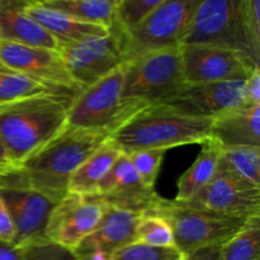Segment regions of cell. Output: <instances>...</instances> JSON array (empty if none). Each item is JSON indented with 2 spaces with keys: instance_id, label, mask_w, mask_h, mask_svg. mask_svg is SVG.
Instances as JSON below:
<instances>
[{
  "instance_id": "cell-36",
  "label": "cell",
  "mask_w": 260,
  "mask_h": 260,
  "mask_svg": "<svg viewBox=\"0 0 260 260\" xmlns=\"http://www.w3.org/2000/svg\"><path fill=\"white\" fill-rule=\"evenodd\" d=\"M182 260H222L221 245H211L197 249L188 255L183 256Z\"/></svg>"
},
{
  "instance_id": "cell-24",
  "label": "cell",
  "mask_w": 260,
  "mask_h": 260,
  "mask_svg": "<svg viewBox=\"0 0 260 260\" xmlns=\"http://www.w3.org/2000/svg\"><path fill=\"white\" fill-rule=\"evenodd\" d=\"M217 172L229 173L260 188V147H225L221 151Z\"/></svg>"
},
{
  "instance_id": "cell-5",
  "label": "cell",
  "mask_w": 260,
  "mask_h": 260,
  "mask_svg": "<svg viewBox=\"0 0 260 260\" xmlns=\"http://www.w3.org/2000/svg\"><path fill=\"white\" fill-rule=\"evenodd\" d=\"M150 211L169 222L175 248L183 256L205 246L222 245L240 231L249 218L223 215L162 197Z\"/></svg>"
},
{
  "instance_id": "cell-29",
  "label": "cell",
  "mask_w": 260,
  "mask_h": 260,
  "mask_svg": "<svg viewBox=\"0 0 260 260\" xmlns=\"http://www.w3.org/2000/svg\"><path fill=\"white\" fill-rule=\"evenodd\" d=\"M165 154H167V150L159 149L137 150V151L127 154L145 187L155 189L157 175H159Z\"/></svg>"
},
{
  "instance_id": "cell-1",
  "label": "cell",
  "mask_w": 260,
  "mask_h": 260,
  "mask_svg": "<svg viewBox=\"0 0 260 260\" xmlns=\"http://www.w3.org/2000/svg\"><path fill=\"white\" fill-rule=\"evenodd\" d=\"M109 132L65 126L19 167L25 184L57 203L75 170L106 141Z\"/></svg>"
},
{
  "instance_id": "cell-14",
  "label": "cell",
  "mask_w": 260,
  "mask_h": 260,
  "mask_svg": "<svg viewBox=\"0 0 260 260\" xmlns=\"http://www.w3.org/2000/svg\"><path fill=\"white\" fill-rule=\"evenodd\" d=\"M244 84L245 80L185 84L179 91L160 104L185 116L213 119L249 106Z\"/></svg>"
},
{
  "instance_id": "cell-40",
  "label": "cell",
  "mask_w": 260,
  "mask_h": 260,
  "mask_svg": "<svg viewBox=\"0 0 260 260\" xmlns=\"http://www.w3.org/2000/svg\"><path fill=\"white\" fill-rule=\"evenodd\" d=\"M18 170H19V169H0V178L5 177V175L12 174V173L18 172Z\"/></svg>"
},
{
  "instance_id": "cell-23",
  "label": "cell",
  "mask_w": 260,
  "mask_h": 260,
  "mask_svg": "<svg viewBox=\"0 0 260 260\" xmlns=\"http://www.w3.org/2000/svg\"><path fill=\"white\" fill-rule=\"evenodd\" d=\"M43 7L58 10L75 19L103 25L111 29L116 10L122 0H32Z\"/></svg>"
},
{
  "instance_id": "cell-30",
  "label": "cell",
  "mask_w": 260,
  "mask_h": 260,
  "mask_svg": "<svg viewBox=\"0 0 260 260\" xmlns=\"http://www.w3.org/2000/svg\"><path fill=\"white\" fill-rule=\"evenodd\" d=\"M177 248H154L132 243L112 254L109 260H182Z\"/></svg>"
},
{
  "instance_id": "cell-12",
  "label": "cell",
  "mask_w": 260,
  "mask_h": 260,
  "mask_svg": "<svg viewBox=\"0 0 260 260\" xmlns=\"http://www.w3.org/2000/svg\"><path fill=\"white\" fill-rule=\"evenodd\" d=\"M104 208L106 202L98 196L66 193L51 212L46 238L71 250L96 230Z\"/></svg>"
},
{
  "instance_id": "cell-27",
  "label": "cell",
  "mask_w": 260,
  "mask_h": 260,
  "mask_svg": "<svg viewBox=\"0 0 260 260\" xmlns=\"http://www.w3.org/2000/svg\"><path fill=\"white\" fill-rule=\"evenodd\" d=\"M134 243L154 248H175L174 235L169 222L151 211L142 212L135 231Z\"/></svg>"
},
{
  "instance_id": "cell-19",
  "label": "cell",
  "mask_w": 260,
  "mask_h": 260,
  "mask_svg": "<svg viewBox=\"0 0 260 260\" xmlns=\"http://www.w3.org/2000/svg\"><path fill=\"white\" fill-rule=\"evenodd\" d=\"M25 13L50 33L58 46L78 42L94 36H104L109 33L108 28L93 23H86L75 19L58 10L43 7L38 3L29 0Z\"/></svg>"
},
{
  "instance_id": "cell-31",
  "label": "cell",
  "mask_w": 260,
  "mask_h": 260,
  "mask_svg": "<svg viewBox=\"0 0 260 260\" xmlns=\"http://www.w3.org/2000/svg\"><path fill=\"white\" fill-rule=\"evenodd\" d=\"M22 249V260H78L70 249L50 240L32 244Z\"/></svg>"
},
{
  "instance_id": "cell-41",
  "label": "cell",
  "mask_w": 260,
  "mask_h": 260,
  "mask_svg": "<svg viewBox=\"0 0 260 260\" xmlns=\"http://www.w3.org/2000/svg\"><path fill=\"white\" fill-rule=\"evenodd\" d=\"M3 69H5V66H4V65H3V63H2V62H0V70H3Z\"/></svg>"
},
{
  "instance_id": "cell-13",
  "label": "cell",
  "mask_w": 260,
  "mask_h": 260,
  "mask_svg": "<svg viewBox=\"0 0 260 260\" xmlns=\"http://www.w3.org/2000/svg\"><path fill=\"white\" fill-rule=\"evenodd\" d=\"M0 196L14 223L15 239L13 245L25 248L47 240L46 228L56 205L53 201L28 187L20 170L18 177L9 185L0 188Z\"/></svg>"
},
{
  "instance_id": "cell-8",
  "label": "cell",
  "mask_w": 260,
  "mask_h": 260,
  "mask_svg": "<svg viewBox=\"0 0 260 260\" xmlns=\"http://www.w3.org/2000/svg\"><path fill=\"white\" fill-rule=\"evenodd\" d=\"M122 66L96 83L81 89L71 101L66 126L109 134L132 116L122 107Z\"/></svg>"
},
{
  "instance_id": "cell-7",
  "label": "cell",
  "mask_w": 260,
  "mask_h": 260,
  "mask_svg": "<svg viewBox=\"0 0 260 260\" xmlns=\"http://www.w3.org/2000/svg\"><path fill=\"white\" fill-rule=\"evenodd\" d=\"M201 3L202 0L162 2L136 27L121 36L124 62L149 51L179 47Z\"/></svg>"
},
{
  "instance_id": "cell-11",
  "label": "cell",
  "mask_w": 260,
  "mask_h": 260,
  "mask_svg": "<svg viewBox=\"0 0 260 260\" xmlns=\"http://www.w3.org/2000/svg\"><path fill=\"white\" fill-rule=\"evenodd\" d=\"M0 62L61 93L75 96L81 90L56 50L0 40Z\"/></svg>"
},
{
  "instance_id": "cell-33",
  "label": "cell",
  "mask_w": 260,
  "mask_h": 260,
  "mask_svg": "<svg viewBox=\"0 0 260 260\" xmlns=\"http://www.w3.org/2000/svg\"><path fill=\"white\" fill-rule=\"evenodd\" d=\"M78 260H109L108 254L102 249L93 235H89L74 249H71Z\"/></svg>"
},
{
  "instance_id": "cell-25",
  "label": "cell",
  "mask_w": 260,
  "mask_h": 260,
  "mask_svg": "<svg viewBox=\"0 0 260 260\" xmlns=\"http://www.w3.org/2000/svg\"><path fill=\"white\" fill-rule=\"evenodd\" d=\"M222 260H260V215L246 220L239 233L221 245Z\"/></svg>"
},
{
  "instance_id": "cell-37",
  "label": "cell",
  "mask_w": 260,
  "mask_h": 260,
  "mask_svg": "<svg viewBox=\"0 0 260 260\" xmlns=\"http://www.w3.org/2000/svg\"><path fill=\"white\" fill-rule=\"evenodd\" d=\"M0 260H22V249L5 241H0Z\"/></svg>"
},
{
  "instance_id": "cell-10",
  "label": "cell",
  "mask_w": 260,
  "mask_h": 260,
  "mask_svg": "<svg viewBox=\"0 0 260 260\" xmlns=\"http://www.w3.org/2000/svg\"><path fill=\"white\" fill-rule=\"evenodd\" d=\"M185 84L246 80L260 66L238 51L210 45L179 46Z\"/></svg>"
},
{
  "instance_id": "cell-35",
  "label": "cell",
  "mask_w": 260,
  "mask_h": 260,
  "mask_svg": "<svg viewBox=\"0 0 260 260\" xmlns=\"http://www.w3.org/2000/svg\"><path fill=\"white\" fill-rule=\"evenodd\" d=\"M246 102L249 106L260 104V66L254 69L244 84Z\"/></svg>"
},
{
  "instance_id": "cell-20",
  "label": "cell",
  "mask_w": 260,
  "mask_h": 260,
  "mask_svg": "<svg viewBox=\"0 0 260 260\" xmlns=\"http://www.w3.org/2000/svg\"><path fill=\"white\" fill-rule=\"evenodd\" d=\"M141 215L142 212L116 207L106 202L101 222L91 235L111 258L117 250L134 243L135 231Z\"/></svg>"
},
{
  "instance_id": "cell-18",
  "label": "cell",
  "mask_w": 260,
  "mask_h": 260,
  "mask_svg": "<svg viewBox=\"0 0 260 260\" xmlns=\"http://www.w3.org/2000/svg\"><path fill=\"white\" fill-rule=\"evenodd\" d=\"M211 139L217 141L222 149L260 147V104L238 108L213 118Z\"/></svg>"
},
{
  "instance_id": "cell-16",
  "label": "cell",
  "mask_w": 260,
  "mask_h": 260,
  "mask_svg": "<svg viewBox=\"0 0 260 260\" xmlns=\"http://www.w3.org/2000/svg\"><path fill=\"white\" fill-rule=\"evenodd\" d=\"M94 196L103 198L108 205L137 212L152 210L161 200L155 189L142 184L128 155L124 152L112 165Z\"/></svg>"
},
{
  "instance_id": "cell-17",
  "label": "cell",
  "mask_w": 260,
  "mask_h": 260,
  "mask_svg": "<svg viewBox=\"0 0 260 260\" xmlns=\"http://www.w3.org/2000/svg\"><path fill=\"white\" fill-rule=\"evenodd\" d=\"M29 0H0V40L57 51L58 45L25 13Z\"/></svg>"
},
{
  "instance_id": "cell-2",
  "label": "cell",
  "mask_w": 260,
  "mask_h": 260,
  "mask_svg": "<svg viewBox=\"0 0 260 260\" xmlns=\"http://www.w3.org/2000/svg\"><path fill=\"white\" fill-rule=\"evenodd\" d=\"M73 99L69 94H41L0 107V139L18 169L66 126Z\"/></svg>"
},
{
  "instance_id": "cell-9",
  "label": "cell",
  "mask_w": 260,
  "mask_h": 260,
  "mask_svg": "<svg viewBox=\"0 0 260 260\" xmlns=\"http://www.w3.org/2000/svg\"><path fill=\"white\" fill-rule=\"evenodd\" d=\"M57 51L80 89L106 78L124 62L122 37L113 29L104 36L61 45Z\"/></svg>"
},
{
  "instance_id": "cell-22",
  "label": "cell",
  "mask_w": 260,
  "mask_h": 260,
  "mask_svg": "<svg viewBox=\"0 0 260 260\" xmlns=\"http://www.w3.org/2000/svg\"><path fill=\"white\" fill-rule=\"evenodd\" d=\"M201 145L202 149L196 161L178 180L175 202H188L216 175L222 147L213 139H208Z\"/></svg>"
},
{
  "instance_id": "cell-4",
  "label": "cell",
  "mask_w": 260,
  "mask_h": 260,
  "mask_svg": "<svg viewBox=\"0 0 260 260\" xmlns=\"http://www.w3.org/2000/svg\"><path fill=\"white\" fill-rule=\"evenodd\" d=\"M121 103L131 114L160 104L185 85L179 47L141 53L122 65Z\"/></svg>"
},
{
  "instance_id": "cell-15",
  "label": "cell",
  "mask_w": 260,
  "mask_h": 260,
  "mask_svg": "<svg viewBox=\"0 0 260 260\" xmlns=\"http://www.w3.org/2000/svg\"><path fill=\"white\" fill-rule=\"evenodd\" d=\"M185 205L238 217L260 215V188L229 173H216Z\"/></svg>"
},
{
  "instance_id": "cell-26",
  "label": "cell",
  "mask_w": 260,
  "mask_h": 260,
  "mask_svg": "<svg viewBox=\"0 0 260 260\" xmlns=\"http://www.w3.org/2000/svg\"><path fill=\"white\" fill-rule=\"evenodd\" d=\"M61 93L51 86L5 68L0 70V107L41 94ZM65 94V93H61Z\"/></svg>"
},
{
  "instance_id": "cell-6",
  "label": "cell",
  "mask_w": 260,
  "mask_h": 260,
  "mask_svg": "<svg viewBox=\"0 0 260 260\" xmlns=\"http://www.w3.org/2000/svg\"><path fill=\"white\" fill-rule=\"evenodd\" d=\"M182 45H210L230 48L259 63L241 13L240 0H202Z\"/></svg>"
},
{
  "instance_id": "cell-21",
  "label": "cell",
  "mask_w": 260,
  "mask_h": 260,
  "mask_svg": "<svg viewBox=\"0 0 260 260\" xmlns=\"http://www.w3.org/2000/svg\"><path fill=\"white\" fill-rule=\"evenodd\" d=\"M121 154V150L111 140L107 139L71 175L68 193L83 196L95 194L98 185Z\"/></svg>"
},
{
  "instance_id": "cell-28",
  "label": "cell",
  "mask_w": 260,
  "mask_h": 260,
  "mask_svg": "<svg viewBox=\"0 0 260 260\" xmlns=\"http://www.w3.org/2000/svg\"><path fill=\"white\" fill-rule=\"evenodd\" d=\"M162 2L165 0H122L116 10V17L111 29L123 36L129 29L136 27Z\"/></svg>"
},
{
  "instance_id": "cell-32",
  "label": "cell",
  "mask_w": 260,
  "mask_h": 260,
  "mask_svg": "<svg viewBox=\"0 0 260 260\" xmlns=\"http://www.w3.org/2000/svg\"><path fill=\"white\" fill-rule=\"evenodd\" d=\"M240 4L251 45L260 53V0H240Z\"/></svg>"
},
{
  "instance_id": "cell-38",
  "label": "cell",
  "mask_w": 260,
  "mask_h": 260,
  "mask_svg": "<svg viewBox=\"0 0 260 260\" xmlns=\"http://www.w3.org/2000/svg\"><path fill=\"white\" fill-rule=\"evenodd\" d=\"M0 169H18L10 160L9 154L3 144L2 139H0Z\"/></svg>"
},
{
  "instance_id": "cell-34",
  "label": "cell",
  "mask_w": 260,
  "mask_h": 260,
  "mask_svg": "<svg viewBox=\"0 0 260 260\" xmlns=\"http://www.w3.org/2000/svg\"><path fill=\"white\" fill-rule=\"evenodd\" d=\"M15 239V228L13 223L12 216L9 210L5 205L4 200L0 196V241L5 243H14Z\"/></svg>"
},
{
  "instance_id": "cell-3",
  "label": "cell",
  "mask_w": 260,
  "mask_h": 260,
  "mask_svg": "<svg viewBox=\"0 0 260 260\" xmlns=\"http://www.w3.org/2000/svg\"><path fill=\"white\" fill-rule=\"evenodd\" d=\"M211 118L185 116L161 104L146 107L117 127L108 139L124 154L137 150H169L211 139Z\"/></svg>"
},
{
  "instance_id": "cell-39",
  "label": "cell",
  "mask_w": 260,
  "mask_h": 260,
  "mask_svg": "<svg viewBox=\"0 0 260 260\" xmlns=\"http://www.w3.org/2000/svg\"><path fill=\"white\" fill-rule=\"evenodd\" d=\"M18 174H19V170L15 173H12V174H9V175H5V177L0 178V188L5 187V185H9L10 183H12L13 180L18 177Z\"/></svg>"
}]
</instances>
